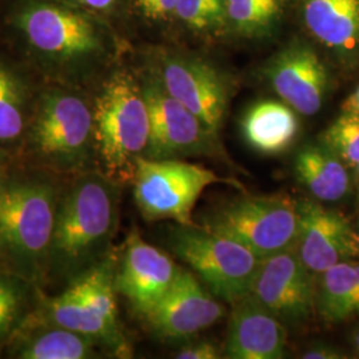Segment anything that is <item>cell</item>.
<instances>
[{"label":"cell","instance_id":"1","mask_svg":"<svg viewBox=\"0 0 359 359\" xmlns=\"http://www.w3.org/2000/svg\"><path fill=\"white\" fill-rule=\"evenodd\" d=\"M115 184L108 176L87 175L65 196L56 210L48 252L56 274L76 278L96 265L117 224Z\"/></svg>","mask_w":359,"mask_h":359},{"label":"cell","instance_id":"2","mask_svg":"<svg viewBox=\"0 0 359 359\" xmlns=\"http://www.w3.org/2000/svg\"><path fill=\"white\" fill-rule=\"evenodd\" d=\"M149 112L142 86L116 72L96 99L93 139L109 179L132 180L149 142Z\"/></svg>","mask_w":359,"mask_h":359},{"label":"cell","instance_id":"3","mask_svg":"<svg viewBox=\"0 0 359 359\" xmlns=\"http://www.w3.org/2000/svg\"><path fill=\"white\" fill-rule=\"evenodd\" d=\"M200 226L266 258L294 248L299 204L287 194L243 196L216 208Z\"/></svg>","mask_w":359,"mask_h":359},{"label":"cell","instance_id":"4","mask_svg":"<svg viewBox=\"0 0 359 359\" xmlns=\"http://www.w3.org/2000/svg\"><path fill=\"white\" fill-rule=\"evenodd\" d=\"M169 245L212 294L229 304L249 294L262 261L244 245L200 225L177 224L170 231Z\"/></svg>","mask_w":359,"mask_h":359},{"label":"cell","instance_id":"5","mask_svg":"<svg viewBox=\"0 0 359 359\" xmlns=\"http://www.w3.org/2000/svg\"><path fill=\"white\" fill-rule=\"evenodd\" d=\"M136 204L147 219H172L180 225H197L192 212L208 187L221 179L208 168L180 158L152 160L142 156L133 173Z\"/></svg>","mask_w":359,"mask_h":359},{"label":"cell","instance_id":"6","mask_svg":"<svg viewBox=\"0 0 359 359\" xmlns=\"http://www.w3.org/2000/svg\"><path fill=\"white\" fill-rule=\"evenodd\" d=\"M115 277L109 261L96 264L52 301L51 314L57 326L102 341L117 355L128 357V344L117 322Z\"/></svg>","mask_w":359,"mask_h":359},{"label":"cell","instance_id":"7","mask_svg":"<svg viewBox=\"0 0 359 359\" xmlns=\"http://www.w3.org/2000/svg\"><path fill=\"white\" fill-rule=\"evenodd\" d=\"M55 194L41 184L0 187V248L22 269L48 258L56 219Z\"/></svg>","mask_w":359,"mask_h":359},{"label":"cell","instance_id":"8","mask_svg":"<svg viewBox=\"0 0 359 359\" xmlns=\"http://www.w3.org/2000/svg\"><path fill=\"white\" fill-rule=\"evenodd\" d=\"M92 137L93 114L80 97L65 92L43 97L32 128V145L43 160L60 169L79 167Z\"/></svg>","mask_w":359,"mask_h":359},{"label":"cell","instance_id":"9","mask_svg":"<svg viewBox=\"0 0 359 359\" xmlns=\"http://www.w3.org/2000/svg\"><path fill=\"white\" fill-rule=\"evenodd\" d=\"M149 112V142L144 157L152 160L224 154L213 136L197 116L175 99L160 79H149L142 86Z\"/></svg>","mask_w":359,"mask_h":359},{"label":"cell","instance_id":"10","mask_svg":"<svg viewBox=\"0 0 359 359\" xmlns=\"http://www.w3.org/2000/svg\"><path fill=\"white\" fill-rule=\"evenodd\" d=\"M249 294L286 327H301L317 313L314 273L294 248L262 258Z\"/></svg>","mask_w":359,"mask_h":359},{"label":"cell","instance_id":"11","mask_svg":"<svg viewBox=\"0 0 359 359\" xmlns=\"http://www.w3.org/2000/svg\"><path fill=\"white\" fill-rule=\"evenodd\" d=\"M160 81L217 137L228 109L229 90L215 67L196 57L169 55L163 59Z\"/></svg>","mask_w":359,"mask_h":359},{"label":"cell","instance_id":"12","mask_svg":"<svg viewBox=\"0 0 359 359\" xmlns=\"http://www.w3.org/2000/svg\"><path fill=\"white\" fill-rule=\"evenodd\" d=\"M298 204L299 229L294 249L311 273L318 276L339 262L359 258L357 233L345 215L318 200Z\"/></svg>","mask_w":359,"mask_h":359},{"label":"cell","instance_id":"13","mask_svg":"<svg viewBox=\"0 0 359 359\" xmlns=\"http://www.w3.org/2000/svg\"><path fill=\"white\" fill-rule=\"evenodd\" d=\"M20 26L35 50L56 59L84 57L100 48V39L90 20L55 4L29 6L20 16Z\"/></svg>","mask_w":359,"mask_h":359},{"label":"cell","instance_id":"14","mask_svg":"<svg viewBox=\"0 0 359 359\" xmlns=\"http://www.w3.org/2000/svg\"><path fill=\"white\" fill-rule=\"evenodd\" d=\"M181 268L176 262L145 243L139 233L129 234L120 269L116 273V290L124 295L142 317H147L167 294Z\"/></svg>","mask_w":359,"mask_h":359},{"label":"cell","instance_id":"15","mask_svg":"<svg viewBox=\"0 0 359 359\" xmlns=\"http://www.w3.org/2000/svg\"><path fill=\"white\" fill-rule=\"evenodd\" d=\"M225 309L188 270H180L167 294L145 317L156 333L169 339L192 337L217 323Z\"/></svg>","mask_w":359,"mask_h":359},{"label":"cell","instance_id":"16","mask_svg":"<svg viewBox=\"0 0 359 359\" xmlns=\"http://www.w3.org/2000/svg\"><path fill=\"white\" fill-rule=\"evenodd\" d=\"M266 76L283 103L304 116L316 115L323 105L329 74L317 52L295 44L270 62Z\"/></svg>","mask_w":359,"mask_h":359},{"label":"cell","instance_id":"17","mask_svg":"<svg viewBox=\"0 0 359 359\" xmlns=\"http://www.w3.org/2000/svg\"><path fill=\"white\" fill-rule=\"evenodd\" d=\"M231 310L225 357L281 359L286 354L287 327L250 294L236 301Z\"/></svg>","mask_w":359,"mask_h":359},{"label":"cell","instance_id":"18","mask_svg":"<svg viewBox=\"0 0 359 359\" xmlns=\"http://www.w3.org/2000/svg\"><path fill=\"white\" fill-rule=\"evenodd\" d=\"M350 168L323 142L309 144L294 158L298 182L316 200L335 203L345 198L351 189Z\"/></svg>","mask_w":359,"mask_h":359},{"label":"cell","instance_id":"19","mask_svg":"<svg viewBox=\"0 0 359 359\" xmlns=\"http://www.w3.org/2000/svg\"><path fill=\"white\" fill-rule=\"evenodd\" d=\"M246 144L258 154L276 156L294 144L299 123L286 103L265 100L252 105L241 121Z\"/></svg>","mask_w":359,"mask_h":359},{"label":"cell","instance_id":"20","mask_svg":"<svg viewBox=\"0 0 359 359\" xmlns=\"http://www.w3.org/2000/svg\"><path fill=\"white\" fill-rule=\"evenodd\" d=\"M304 19L310 34L334 51L359 46V0H305Z\"/></svg>","mask_w":359,"mask_h":359},{"label":"cell","instance_id":"21","mask_svg":"<svg viewBox=\"0 0 359 359\" xmlns=\"http://www.w3.org/2000/svg\"><path fill=\"white\" fill-rule=\"evenodd\" d=\"M316 310L322 321L337 325L359 317V261L348 259L318 274Z\"/></svg>","mask_w":359,"mask_h":359},{"label":"cell","instance_id":"22","mask_svg":"<svg viewBox=\"0 0 359 359\" xmlns=\"http://www.w3.org/2000/svg\"><path fill=\"white\" fill-rule=\"evenodd\" d=\"M92 338L65 327L40 334L19 351L25 359H83L92 354Z\"/></svg>","mask_w":359,"mask_h":359},{"label":"cell","instance_id":"23","mask_svg":"<svg viewBox=\"0 0 359 359\" xmlns=\"http://www.w3.org/2000/svg\"><path fill=\"white\" fill-rule=\"evenodd\" d=\"M226 18L245 35L269 31L283 13L285 0H225Z\"/></svg>","mask_w":359,"mask_h":359},{"label":"cell","instance_id":"24","mask_svg":"<svg viewBox=\"0 0 359 359\" xmlns=\"http://www.w3.org/2000/svg\"><path fill=\"white\" fill-rule=\"evenodd\" d=\"M25 129V100L19 81L0 65V142L18 139Z\"/></svg>","mask_w":359,"mask_h":359},{"label":"cell","instance_id":"25","mask_svg":"<svg viewBox=\"0 0 359 359\" xmlns=\"http://www.w3.org/2000/svg\"><path fill=\"white\" fill-rule=\"evenodd\" d=\"M321 142L354 170L359 165V116L342 112L322 133Z\"/></svg>","mask_w":359,"mask_h":359},{"label":"cell","instance_id":"26","mask_svg":"<svg viewBox=\"0 0 359 359\" xmlns=\"http://www.w3.org/2000/svg\"><path fill=\"white\" fill-rule=\"evenodd\" d=\"M176 16L194 31H213L228 22L225 0H179Z\"/></svg>","mask_w":359,"mask_h":359},{"label":"cell","instance_id":"27","mask_svg":"<svg viewBox=\"0 0 359 359\" xmlns=\"http://www.w3.org/2000/svg\"><path fill=\"white\" fill-rule=\"evenodd\" d=\"M19 306V289L10 281L0 278V338L11 329L18 317Z\"/></svg>","mask_w":359,"mask_h":359},{"label":"cell","instance_id":"28","mask_svg":"<svg viewBox=\"0 0 359 359\" xmlns=\"http://www.w3.org/2000/svg\"><path fill=\"white\" fill-rule=\"evenodd\" d=\"M179 0H136L137 8L149 20H167L176 15Z\"/></svg>","mask_w":359,"mask_h":359},{"label":"cell","instance_id":"29","mask_svg":"<svg viewBox=\"0 0 359 359\" xmlns=\"http://www.w3.org/2000/svg\"><path fill=\"white\" fill-rule=\"evenodd\" d=\"M175 357L177 359H218L222 355L216 344L201 341L181 348Z\"/></svg>","mask_w":359,"mask_h":359},{"label":"cell","instance_id":"30","mask_svg":"<svg viewBox=\"0 0 359 359\" xmlns=\"http://www.w3.org/2000/svg\"><path fill=\"white\" fill-rule=\"evenodd\" d=\"M304 359H344L346 355L337 347L326 345V344H317L314 346L309 347L308 350L302 354Z\"/></svg>","mask_w":359,"mask_h":359},{"label":"cell","instance_id":"31","mask_svg":"<svg viewBox=\"0 0 359 359\" xmlns=\"http://www.w3.org/2000/svg\"><path fill=\"white\" fill-rule=\"evenodd\" d=\"M342 112L359 116V87L342 104Z\"/></svg>","mask_w":359,"mask_h":359},{"label":"cell","instance_id":"32","mask_svg":"<svg viewBox=\"0 0 359 359\" xmlns=\"http://www.w3.org/2000/svg\"><path fill=\"white\" fill-rule=\"evenodd\" d=\"M77 4L83 6V7H87L90 10H107L109 8L116 0H74Z\"/></svg>","mask_w":359,"mask_h":359},{"label":"cell","instance_id":"33","mask_svg":"<svg viewBox=\"0 0 359 359\" xmlns=\"http://www.w3.org/2000/svg\"><path fill=\"white\" fill-rule=\"evenodd\" d=\"M353 345H354L357 353L359 354V327L354 332V334H353Z\"/></svg>","mask_w":359,"mask_h":359},{"label":"cell","instance_id":"34","mask_svg":"<svg viewBox=\"0 0 359 359\" xmlns=\"http://www.w3.org/2000/svg\"><path fill=\"white\" fill-rule=\"evenodd\" d=\"M354 184H355V188H357V193H358L359 197V165L354 169Z\"/></svg>","mask_w":359,"mask_h":359},{"label":"cell","instance_id":"35","mask_svg":"<svg viewBox=\"0 0 359 359\" xmlns=\"http://www.w3.org/2000/svg\"><path fill=\"white\" fill-rule=\"evenodd\" d=\"M355 233H357V246H358V256H359V224L358 228L355 229Z\"/></svg>","mask_w":359,"mask_h":359}]
</instances>
